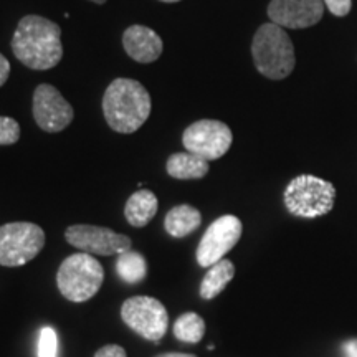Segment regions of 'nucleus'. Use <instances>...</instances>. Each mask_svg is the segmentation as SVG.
<instances>
[{"label": "nucleus", "mask_w": 357, "mask_h": 357, "mask_svg": "<svg viewBox=\"0 0 357 357\" xmlns=\"http://www.w3.org/2000/svg\"><path fill=\"white\" fill-rule=\"evenodd\" d=\"M12 50L22 65L32 70H50L63 58L61 29L40 15H26L12 37Z\"/></svg>", "instance_id": "nucleus-1"}, {"label": "nucleus", "mask_w": 357, "mask_h": 357, "mask_svg": "<svg viewBox=\"0 0 357 357\" xmlns=\"http://www.w3.org/2000/svg\"><path fill=\"white\" fill-rule=\"evenodd\" d=\"M149 91L131 78H116L102 96V113L108 126L119 134H132L151 114Z\"/></svg>", "instance_id": "nucleus-2"}, {"label": "nucleus", "mask_w": 357, "mask_h": 357, "mask_svg": "<svg viewBox=\"0 0 357 357\" xmlns=\"http://www.w3.org/2000/svg\"><path fill=\"white\" fill-rule=\"evenodd\" d=\"M252 55L257 70L265 78L284 79L296 65L293 42L280 25L263 24L252 42Z\"/></svg>", "instance_id": "nucleus-3"}, {"label": "nucleus", "mask_w": 357, "mask_h": 357, "mask_svg": "<svg viewBox=\"0 0 357 357\" xmlns=\"http://www.w3.org/2000/svg\"><path fill=\"white\" fill-rule=\"evenodd\" d=\"M284 207L294 217L316 218L329 213L336 200V189L331 182L311 174L294 177L284 189Z\"/></svg>", "instance_id": "nucleus-4"}, {"label": "nucleus", "mask_w": 357, "mask_h": 357, "mask_svg": "<svg viewBox=\"0 0 357 357\" xmlns=\"http://www.w3.org/2000/svg\"><path fill=\"white\" fill-rule=\"evenodd\" d=\"M105 281L101 263L89 253H75L65 258L56 273L60 293L68 301L84 303L100 291Z\"/></svg>", "instance_id": "nucleus-5"}, {"label": "nucleus", "mask_w": 357, "mask_h": 357, "mask_svg": "<svg viewBox=\"0 0 357 357\" xmlns=\"http://www.w3.org/2000/svg\"><path fill=\"white\" fill-rule=\"evenodd\" d=\"M45 247V231L32 222H12L0 227V265L15 268L32 261Z\"/></svg>", "instance_id": "nucleus-6"}, {"label": "nucleus", "mask_w": 357, "mask_h": 357, "mask_svg": "<svg viewBox=\"0 0 357 357\" xmlns=\"http://www.w3.org/2000/svg\"><path fill=\"white\" fill-rule=\"evenodd\" d=\"M121 318L134 333L159 342L166 336L169 314L162 303L151 296H132L123 303Z\"/></svg>", "instance_id": "nucleus-7"}, {"label": "nucleus", "mask_w": 357, "mask_h": 357, "mask_svg": "<svg viewBox=\"0 0 357 357\" xmlns=\"http://www.w3.org/2000/svg\"><path fill=\"white\" fill-rule=\"evenodd\" d=\"M234 134L225 123L217 119H200L190 124L182 134V144L187 153L205 160H217L229 153Z\"/></svg>", "instance_id": "nucleus-8"}, {"label": "nucleus", "mask_w": 357, "mask_h": 357, "mask_svg": "<svg viewBox=\"0 0 357 357\" xmlns=\"http://www.w3.org/2000/svg\"><path fill=\"white\" fill-rule=\"evenodd\" d=\"M65 238L71 247L82 250L89 255L111 257L131 250V238L128 235L116 234L114 230L106 227L86 225V223H77L71 225L65 231Z\"/></svg>", "instance_id": "nucleus-9"}, {"label": "nucleus", "mask_w": 357, "mask_h": 357, "mask_svg": "<svg viewBox=\"0 0 357 357\" xmlns=\"http://www.w3.org/2000/svg\"><path fill=\"white\" fill-rule=\"evenodd\" d=\"M243 225L238 217L223 215L211 223L200 240L195 258L197 263L204 268H211L217 261L223 260V257L238 243L242 236Z\"/></svg>", "instance_id": "nucleus-10"}, {"label": "nucleus", "mask_w": 357, "mask_h": 357, "mask_svg": "<svg viewBox=\"0 0 357 357\" xmlns=\"http://www.w3.org/2000/svg\"><path fill=\"white\" fill-rule=\"evenodd\" d=\"M33 118L47 132L63 131L73 121L75 111L52 84H38L33 91Z\"/></svg>", "instance_id": "nucleus-11"}, {"label": "nucleus", "mask_w": 357, "mask_h": 357, "mask_svg": "<svg viewBox=\"0 0 357 357\" xmlns=\"http://www.w3.org/2000/svg\"><path fill=\"white\" fill-rule=\"evenodd\" d=\"M324 8L323 0H271L268 17L281 29H307L323 19Z\"/></svg>", "instance_id": "nucleus-12"}, {"label": "nucleus", "mask_w": 357, "mask_h": 357, "mask_svg": "<svg viewBox=\"0 0 357 357\" xmlns=\"http://www.w3.org/2000/svg\"><path fill=\"white\" fill-rule=\"evenodd\" d=\"M123 47L137 63H154L162 55V38L153 29L144 25H131L123 33Z\"/></svg>", "instance_id": "nucleus-13"}, {"label": "nucleus", "mask_w": 357, "mask_h": 357, "mask_svg": "<svg viewBox=\"0 0 357 357\" xmlns=\"http://www.w3.org/2000/svg\"><path fill=\"white\" fill-rule=\"evenodd\" d=\"M158 208V197L151 190L141 189L134 192L131 197L128 199L126 207H124V215H126L129 225L142 229L155 217Z\"/></svg>", "instance_id": "nucleus-14"}, {"label": "nucleus", "mask_w": 357, "mask_h": 357, "mask_svg": "<svg viewBox=\"0 0 357 357\" xmlns=\"http://www.w3.org/2000/svg\"><path fill=\"white\" fill-rule=\"evenodd\" d=\"M202 223V215L192 205L182 204L171 208L164 218V229L174 238H184V236L194 234Z\"/></svg>", "instance_id": "nucleus-15"}, {"label": "nucleus", "mask_w": 357, "mask_h": 357, "mask_svg": "<svg viewBox=\"0 0 357 357\" xmlns=\"http://www.w3.org/2000/svg\"><path fill=\"white\" fill-rule=\"evenodd\" d=\"M166 171L169 176L178 181L202 178L208 172V160L192 153H176L167 159Z\"/></svg>", "instance_id": "nucleus-16"}, {"label": "nucleus", "mask_w": 357, "mask_h": 357, "mask_svg": "<svg viewBox=\"0 0 357 357\" xmlns=\"http://www.w3.org/2000/svg\"><path fill=\"white\" fill-rule=\"evenodd\" d=\"M235 276V266L230 260L217 261L215 265L208 268V271L205 273L202 283H200V298L204 300H213V298L218 296L223 289H225L227 284L234 280Z\"/></svg>", "instance_id": "nucleus-17"}, {"label": "nucleus", "mask_w": 357, "mask_h": 357, "mask_svg": "<svg viewBox=\"0 0 357 357\" xmlns=\"http://www.w3.org/2000/svg\"><path fill=\"white\" fill-rule=\"evenodd\" d=\"M116 273L119 275V278L129 284L141 283L147 273L146 258L141 253L131 252V250L119 253L118 260H116Z\"/></svg>", "instance_id": "nucleus-18"}, {"label": "nucleus", "mask_w": 357, "mask_h": 357, "mask_svg": "<svg viewBox=\"0 0 357 357\" xmlns=\"http://www.w3.org/2000/svg\"><path fill=\"white\" fill-rule=\"evenodd\" d=\"M205 334V323L197 312H184L174 324V336L187 344H197Z\"/></svg>", "instance_id": "nucleus-19"}, {"label": "nucleus", "mask_w": 357, "mask_h": 357, "mask_svg": "<svg viewBox=\"0 0 357 357\" xmlns=\"http://www.w3.org/2000/svg\"><path fill=\"white\" fill-rule=\"evenodd\" d=\"M38 357H56L58 356V336L56 331L50 326L43 328L38 336V347H37Z\"/></svg>", "instance_id": "nucleus-20"}, {"label": "nucleus", "mask_w": 357, "mask_h": 357, "mask_svg": "<svg viewBox=\"0 0 357 357\" xmlns=\"http://www.w3.org/2000/svg\"><path fill=\"white\" fill-rule=\"evenodd\" d=\"M20 139L19 123L8 116H0V146L15 144Z\"/></svg>", "instance_id": "nucleus-21"}, {"label": "nucleus", "mask_w": 357, "mask_h": 357, "mask_svg": "<svg viewBox=\"0 0 357 357\" xmlns=\"http://www.w3.org/2000/svg\"><path fill=\"white\" fill-rule=\"evenodd\" d=\"M323 2L336 17H346L352 7V0H323Z\"/></svg>", "instance_id": "nucleus-22"}, {"label": "nucleus", "mask_w": 357, "mask_h": 357, "mask_svg": "<svg viewBox=\"0 0 357 357\" xmlns=\"http://www.w3.org/2000/svg\"><path fill=\"white\" fill-rule=\"evenodd\" d=\"M95 357H128L126 351L118 344H108L102 346L100 351H96Z\"/></svg>", "instance_id": "nucleus-23"}, {"label": "nucleus", "mask_w": 357, "mask_h": 357, "mask_svg": "<svg viewBox=\"0 0 357 357\" xmlns=\"http://www.w3.org/2000/svg\"><path fill=\"white\" fill-rule=\"evenodd\" d=\"M8 75H10V63L6 56L0 53V86H3L8 79Z\"/></svg>", "instance_id": "nucleus-24"}, {"label": "nucleus", "mask_w": 357, "mask_h": 357, "mask_svg": "<svg viewBox=\"0 0 357 357\" xmlns=\"http://www.w3.org/2000/svg\"><path fill=\"white\" fill-rule=\"evenodd\" d=\"M342 354L344 357H357V339H351V341H346L341 347Z\"/></svg>", "instance_id": "nucleus-25"}, {"label": "nucleus", "mask_w": 357, "mask_h": 357, "mask_svg": "<svg viewBox=\"0 0 357 357\" xmlns=\"http://www.w3.org/2000/svg\"><path fill=\"white\" fill-rule=\"evenodd\" d=\"M155 357H197L194 354H182V352H166V354H158Z\"/></svg>", "instance_id": "nucleus-26"}, {"label": "nucleus", "mask_w": 357, "mask_h": 357, "mask_svg": "<svg viewBox=\"0 0 357 357\" xmlns=\"http://www.w3.org/2000/svg\"><path fill=\"white\" fill-rule=\"evenodd\" d=\"M160 2H166V3H176V2H181V0H160Z\"/></svg>", "instance_id": "nucleus-27"}, {"label": "nucleus", "mask_w": 357, "mask_h": 357, "mask_svg": "<svg viewBox=\"0 0 357 357\" xmlns=\"http://www.w3.org/2000/svg\"><path fill=\"white\" fill-rule=\"evenodd\" d=\"M91 2H95V3H100V6H102V3H106V0H91Z\"/></svg>", "instance_id": "nucleus-28"}]
</instances>
